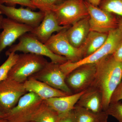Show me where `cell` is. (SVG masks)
<instances>
[{
	"label": "cell",
	"instance_id": "6da1fadb",
	"mask_svg": "<svg viewBox=\"0 0 122 122\" xmlns=\"http://www.w3.org/2000/svg\"><path fill=\"white\" fill-rule=\"evenodd\" d=\"M95 77L90 86L100 92L102 97V109L106 111L112 95L122 81V63L115 60L112 55L96 63Z\"/></svg>",
	"mask_w": 122,
	"mask_h": 122
},
{
	"label": "cell",
	"instance_id": "7a4b0ae2",
	"mask_svg": "<svg viewBox=\"0 0 122 122\" xmlns=\"http://www.w3.org/2000/svg\"><path fill=\"white\" fill-rule=\"evenodd\" d=\"M122 39V33L118 29L111 30L104 45L98 50L81 60L72 62L67 61L60 65V67L66 76L79 66L85 64H96L105 57L112 55Z\"/></svg>",
	"mask_w": 122,
	"mask_h": 122
},
{
	"label": "cell",
	"instance_id": "3957f363",
	"mask_svg": "<svg viewBox=\"0 0 122 122\" xmlns=\"http://www.w3.org/2000/svg\"><path fill=\"white\" fill-rule=\"evenodd\" d=\"M48 62L43 56L23 53L18 55L17 61L9 72L8 78L24 83L44 68Z\"/></svg>",
	"mask_w": 122,
	"mask_h": 122
},
{
	"label": "cell",
	"instance_id": "277c9868",
	"mask_svg": "<svg viewBox=\"0 0 122 122\" xmlns=\"http://www.w3.org/2000/svg\"><path fill=\"white\" fill-rule=\"evenodd\" d=\"M17 44L12 45L6 51L5 55L11 53L22 52L24 53L33 54L49 58L51 61L61 65L68 61L65 57L54 53L41 42L31 33L25 34L19 38Z\"/></svg>",
	"mask_w": 122,
	"mask_h": 122
},
{
	"label": "cell",
	"instance_id": "5b68a950",
	"mask_svg": "<svg viewBox=\"0 0 122 122\" xmlns=\"http://www.w3.org/2000/svg\"><path fill=\"white\" fill-rule=\"evenodd\" d=\"M43 100L33 92H27L14 107L5 114L4 119L10 122H30Z\"/></svg>",
	"mask_w": 122,
	"mask_h": 122
},
{
	"label": "cell",
	"instance_id": "8992f818",
	"mask_svg": "<svg viewBox=\"0 0 122 122\" xmlns=\"http://www.w3.org/2000/svg\"><path fill=\"white\" fill-rule=\"evenodd\" d=\"M52 11L59 25L67 27L89 16L85 0H66Z\"/></svg>",
	"mask_w": 122,
	"mask_h": 122
},
{
	"label": "cell",
	"instance_id": "52a82bcc",
	"mask_svg": "<svg viewBox=\"0 0 122 122\" xmlns=\"http://www.w3.org/2000/svg\"><path fill=\"white\" fill-rule=\"evenodd\" d=\"M67 29L53 34L45 44L53 53L65 57L68 61L75 62L83 58L81 47L75 48L70 43L66 35Z\"/></svg>",
	"mask_w": 122,
	"mask_h": 122
},
{
	"label": "cell",
	"instance_id": "ba28073f",
	"mask_svg": "<svg viewBox=\"0 0 122 122\" xmlns=\"http://www.w3.org/2000/svg\"><path fill=\"white\" fill-rule=\"evenodd\" d=\"M27 93L24 83L9 78L0 81V110L7 113Z\"/></svg>",
	"mask_w": 122,
	"mask_h": 122
},
{
	"label": "cell",
	"instance_id": "9c48e42d",
	"mask_svg": "<svg viewBox=\"0 0 122 122\" xmlns=\"http://www.w3.org/2000/svg\"><path fill=\"white\" fill-rule=\"evenodd\" d=\"M66 76L61 69L60 64L51 61L48 62L44 68L30 77L45 82L53 88L69 94H72V91L66 82Z\"/></svg>",
	"mask_w": 122,
	"mask_h": 122
},
{
	"label": "cell",
	"instance_id": "30bf717a",
	"mask_svg": "<svg viewBox=\"0 0 122 122\" xmlns=\"http://www.w3.org/2000/svg\"><path fill=\"white\" fill-rule=\"evenodd\" d=\"M96 64L79 66L66 76V84L73 94L80 93L91 86L95 77Z\"/></svg>",
	"mask_w": 122,
	"mask_h": 122
},
{
	"label": "cell",
	"instance_id": "8fae6325",
	"mask_svg": "<svg viewBox=\"0 0 122 122\" xmlns=\"http://www.w3.org/2000/svg\"><path fill=\"white\" fill-rule=\"evenodd\" d=\"M89 13L90 31L107 33L118 28V17L85 1Z\"/></svg>",
	"mask_w": 122,
	"mask_h": 122
},
{
	"label": "cell",
	"instance_id": "7c38bea8",
	"mask_svg": "<svg viewBox=\"0 0 122 122\" xmlns=\"http://www.w3.org/2000/svg\"><path fill=\"white\" fill-rule=\"evenodd\" d=\"M32 10L28 8H16L0 4L1 14L16 22L28 25L34 28L42 21L45 13L41 11L35 12Z\"/></svg>",
	"mask_w": 122,
	"mask_h": 122
},
{
	"label": "cell",
	"instance_id": "4fadbf2b",
	"mask_svg": "<svg viewBox=\"0 0 122 122\" xmlns=\"http://www.w3.org/2000/svg\"><path fill=\"white\" fill-rule=\"evenodd\" d=\"M1 27L2 31L0 33V56L5 49L11 46L17 39L25 34L32 32L34 29L7 17L2 18Z\"/></svg>",
	"mask_w": 122,
	"mask_h": 122
},
{
	"label": "cell",
	"instance_id": "5bb4252c",
	"mask_svg": "<svg viewBox=\"0 0 122 122\" xmlns=\"http://www.w3.org/2000/svg\"><path fill=\"white\" fill-rule=\"evenodd\" d=\"M69 27L60 25L53 12L50 11L45 12L44 18L41 24L30 33L45 44L54 33L58 32Z\"/></svg>",
	"mask_w": 122,
	"mask_h": 122
},
{
	"label": "cell",
	"instance_id": "9a60e30c",
	"mask_svg": "<svg viewBox=\"0 0 122 122\" xmlns=\"http://www.w3.org/2000/svg\"><path fill=\"white\" fill-rule=\"evenodd\" d=\"M89 16L78 21L66 29V35L70 43L75 48L81 46L90 31Z\"/></svg>",
	"mask_w": 122,
	"mask_h": 122
},
{
	"label": "cell",
	"instance_id": "2e32d148",
	"mask_svg": "<svg viewBox=\"0 0 122 122\" xmlns=\"http://www.w3.org/2000/svg\"><path fill=\"white\" fill-rule=\"evenodd\" d=\"M23 83L27 92H33L43 100L70 95L32 78H29Z\"/></svg>",
	"mask_w": 122,
	"mask_h": 122
},
{
	"label": "cell",
	"instance_id": "e0dca14e",
	"mask_svg": "<svg viewBox=\"0 0 122 122\" xmlns=\"http://www.w3.org/2000/svg\"><path fill=\"white\" fill-rule=\"evenodd\" d=\"M85 91L66 96L55 97L44 100L59 116H61L73 110L80 97Z\"/></svg>",
	"mask_w": 122,
	"mask_h": 122
},
{
	"label": "cell",
	"instance_id": "ac0fdd59",
	"mask_svg": "<svg viewBox=\"0 0 122 122\" xmlns=\"http://www.w3.org/2000/svg\"><path fill=\"white\" fill-rule=\"evenodd\" d=\"M76 105L94 113H99L103 111L102 94L98 90L91 86L85 91Z\"/></svg>",
	"mask_w": 122,
	"mask_h": 122
},
{
	"label": "cell",
	"instance_id": "d6986e66",
	"mask_svg": "<svg viewBox=\"0 0 122 122\" xmlns=\"http://www.w3.org/2000/svg\"><path fill=\"white\" fill-rule=\"evenodd\" d=\"M108 33L90 31L85 42L81 47L83 58L89 56L101 48L106 41Z\"/></svg>",
	"mask_w": 122,
	"mask_h": 122
},
{
	"label": "cell",
	"instance_id": "ffe728a7",
	"mask_svg": "<svg viewBox=\"0 0 122 122\" xmlns=\"http://www.w3.org/2000/svg\"><path fill=\"white\" fill-rule=\"evenodd\" d=\"M73 110L76 122H101L107 121L109 116L106 111L94 113L76 105Z\"/></svg>",
	"mask_w": 122,
	"mask_h": 122
},
{
	"label": "cell",
	"instance_id": "44dd1931",
	"mask_svg": "<svg viewBox=\"0 0 122 122\" xmlns=\"http://www.w3.org/2000/svg\"><path fill=\"white\" fill-rule=\"evenodd\" d=\"M60 116L43 100L41 105L34 115L32 122H59Z\"/></svg>",
	"mask_w": 122,
	"mask_h": 122
},
{
	"label": "cell",
	"instance_id": "7402d4cb",
	"mask_svg": "<svg viewBox=\"0 0 122 122\" xmlns=\"http://www.w3.org/2000/svg\"><path fill=\"white\" fill-rule=\"evenodd\" d=\"M98 7L104 11L122 17V0H101Z\"/></svg>",
	"mask_w": 122,
	"mask_h": 122
},
{
	"label": "cell",
	"instance_id": "603a6c76",
	"mask_svg": "<svg viewBox=\"0 0 122 122\" xmlns=\"http://www.w3.org/2000/svg\"><path fill=\"white\" fill-rule=\"evenodd\" d=\"M18 55L19 54L13 52L7 55L8 58L0 66V81L8 78L9 72L17 61Z\"/></svg>",
	"mask_w": 122,
	"mask_h": 122
},
{
	"label": "cell",
	"instance_id": "cb8c5ba5",
	"mask_svg": "<svg viewBox=\"0 0 122 122\" xmlns=\"http://www.w3.org/2000/svg\"><path fill=\"white\" fill-rule=\"evenodd\" d=\"M106 112L108 115L116 119L118 122H122V102L120 101L110 103Z\"/></svg>",
	"mask_w": 122,
	"mask_h": 122
},
{
	"label": "cell",
	"instance_id": "d4e9b609",
	"mask_svg": "<svg viewBox=\"0 0 122 122\" xmlns=\"http://www.w3.org/2000/svg\"><path fill=\"white\" fill-rule=\"evenodd\" d=\"M0 4L11 7H15L16 5H20L32 10L36 9L30 0H0Z\"/></svg>",
	"mask_w": 122,
	"mask_h": 122
},
{
	"label": "cell",
	"instance_id": "484cf974",
	"mask_svg": "<svg viewBox=\"0 0 122 122\" xmlns=\"http://www.w3.org/2000/svg\"><path fill=\"white\" fill-rule=\"evenodd\" d=\"M36 8L44 12L52 11L54 7L48 0H30Z\"/></svg>",
	"mask_w": 122,
	"mask_h": 122
},
{
	"label": "cell",
	"instance_id": "4316f807",
	"mask_svg": "<svg viewBox=\"0 0 122 122\" xmlns=\"http://www.w3.org/2000/svg\"><path fill=\"white\" fill-rule=\"evenodd\" d=\"M122 100V81L114 92L110 99V103L119 102Z\"/></svg>",
	"mask_w": 122,
	"mask_h": 122
},
{
	"label": "cell",
	"instance_id": "83f0119b",
	"mask_svg": "<svg viewBox=\"0 0 122 122\" xmlns=\"http://www.w3.org/2000/svg\"><path fill=\"white\" fill-rule=\"evenodd\" d=\"M60 116L59 122H76L73 110Z\"/></svg>",
	"mask_w": 122,
	"mask_h": 122
},
{
	"label": "cell",
	"instance_id": "f1b7e54d",
	"mask_svg": "<svg viewBox=\"0 0 122 122\" xmlns=\"http://www.w3.org/2000/svg\"><path fill=\"white\" fill-rule=\"evenodd\" d=\"M112 55L115 61L122 63V39Z\"/></svg>",
	"mask_w": 122,
	"mask_h": 122
},
{
	"label": "cell",
	"instance_id": "f546056e",
	"mask_svg": "<svg viewBox=\"0 0 122 122\" xmlns=\"http://www.w3.org/2000/svg\"><path fill=\"white\" fill-rule=\"evenodd\" d=\"M66 0H48L50 4L54 8L56 6H58L63 3Z\"/></svg>",
	"mask_w": 122,
	"mask_h": 122
},
{
	"label": "cell",
	"instance_id": "4dcf8cb0",
	"mask_svg": "<svg viewBox=\"0 0 122 122\" xmlns=\"http://www.w3.org/2000/svg\"><path fill=\"white\" fill-rule=\"evenodd\" d=\"M85 0L94 6L98 7L101 0Z\"/></svg>",
	"mask_w": 122,
	"mask_h": 122
},
{
	"label": "cell",
	"instance_id": "1f68e13d",
	"mask_svg": "<svg viewBox=\"0 0 122 122\" xmlns=\"http://www.w3.org/2000/svg\"><path fill=\"white\" fill-rule=\"evenodd\" d=\"M118 28L122 33V17L118 16Z\"/></svg>",
	"mask_w": 122,
	"mask_h": 122
},
{
	"label": "cell",
	"instance_id": "d6a6232c",
	"mask_svg": "<svg viewBox=\"0 0 122 122\" xmlns=\"http://www.w3.org/2000/svg\"><path fill=\"white\" fill-rule=\"evenodd\" d=\"M5 114L0 110V119L4 118Z\"/></svg>",
	"mask_w": 122,
	"mask_h": 122
},
{
	"label": "cell",
	"instance_id": "836d02e7",
	"mask_svg": "<svg viewBox=\"0 0 122 122\" xmlns=\"http://www.w3.org/2000/svg\"><path fill=\"white\" fill-rule=\"evenodd\" d=\"M0 122H10L8 120L4 118L0 119Z\"/></svg>",
	"mask_w": 122,
	"mask_h": 122
},
{
	"label": "cell",
	"instance_id": "e575fe53",
	"mask_svg": "<svg viewBox=\"0 0 122 122\" xmlns=\"http://www.w3.org/2000/svg\"><path fill=\"white\" fill-rule=\"evenodd\" d=\"M3 16L2 14L0 13V29H1V21L2 18H3Z\"/></svg>",
	"mask_w": 122,
	"mask_h": 122
},
{
	"label": "cell",
	"instance_id": "d590c367",
	"mask_svg": "<svg viewBox=\"0 0 122 122\" xmlns=\"http://www.w3.org/2000/svg\"><path fill=\"white\" fill-rule=\"evenodd\" d=\"M107 122V121H103V122Z\"/></svg>",
	"mask_w": 122,
	"mask_h": 122
},
{
	"label": "cell",
	"instance_id": "8d00e7d4",
	"mask_svg": "<svg viewBox=\"0 0 122 122\" xmlns=\"http://www.w3.org/2000/svg\"></svg>",
	"mask_w": 122,
	"mask_h": 122
}]
</instances>
